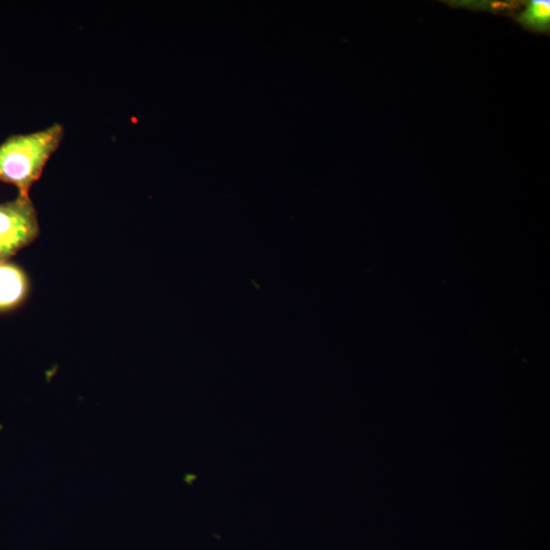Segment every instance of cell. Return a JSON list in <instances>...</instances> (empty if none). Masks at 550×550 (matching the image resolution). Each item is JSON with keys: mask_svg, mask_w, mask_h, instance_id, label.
<instances>
[{"mask_svg": "<svg viewBox=\"0 0 550 550\" xmlns=\"http://www.w3.org/2000/svg\"><path fill=\"white\" fill-rule=\"evenodd\" d=\"M197 479L196 475L194 474H187L185 476V482L187 483V485L192 486L193 485L194 481Z\"/></svg>", "mask_w": 550, "mask_h": 550, "instance_id": "6", "label": "cell"}, {"mask_svg": "<svg viewBox=\"0 0 550 550\" xmlns=\"http://www.w3.org/2000/svg\"><path fill=\"white\" fill-rule=\"evenodd\" d=\"M64 134L62 124L55 123L44 131L8 138L0 145V182L12 183L21 195H29Z\"/></svg>", "mask_w": 550, "mask_h": 550, "instance_id": "1", "label": "cell"}, {"mask_svg": "<svg viewBox=\"0 0 550 550\" xmlns=\"http://www.w3.org/2000/svg\"><path fill=\"white\" fill-rule=\"evenodd\" d=\"M457 5H463L470 7L472 10L476 11H486L489 13L501 14V13H516L518 8L524 5V3H501V2H457Z\"/></svg>", "mask_w": 550, "mask_h": 550, "instance_id": "5", "label": "cell"}, {"mask_svg": "<svg viewBox=\"0 0 550 550\" xmlns=\"http://www.w3.org/2000/svg\"><path fill=\"white\" fill-rule=\"evenodd\" d=\"M28 291L27 275L15 264L0 262V311L19 306Z\"/></svg>", "mask_w": 550, "mask_h": 550, "instance_id": "3", "label": "cell"}, {"mask_svg": "<svg viewBox=\"0 0 550 550\" xmlns=\"http://www.w3.org/2000/svg\"><path fill=\"white\" fill-rule=\"evenodd\" d=\"M3 428H4L3 425H0V429H3Z\"/></svg>", "mask_w": 550, "mask_h": 550, "instance_id": "7", "label": "cell"}, {"mask_svg": "<svg viewBox=\"0 0 550 550\" xmlns=\"http://www.w3.org/2000/svg\"><path fill=\"white\" fill-rule=\"evenodd\" d=\"M39 235L37 211L29 195L0 204V262L34 241Z\"/></svg>", "mask_w": 550, "mask_h": 550, "instance_id": "2", "label": "cell"}, {"mask_svg": "<svg viewBox=\"0 0 550 550\" xmlns=\"http://www.w3.org/2000/svg\"><path fill=\"white\" fill-rule=\"evenodd\" d=\"M524 10L515 15V20L524 29L549 34L550 2L549 0H531L525 3Z\"/></svg>", "mask_w": 550, "mask_h": 550, "instance_id": "4", "label": "cell"}]
</instances>
